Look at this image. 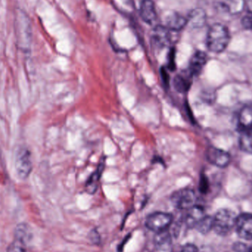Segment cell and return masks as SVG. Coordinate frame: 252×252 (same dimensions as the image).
Here are the masks:
<instances>
[{"label":"cell","mask_w":252,"mask_h":252,"mask_svg":"<svg viewBox=\"0 0 252 252\" xmlns=\"http://www.w3.org/2000/svg\"><path fill=\"white\" fill-rule=\"evenodd\" d=\"M161 81H162L164 87H169V86H170V76H169L167 70L163 67L161 69Z\"/></svg>","instance_id":"obj_25"},{"label":"cell","mask_w":252,"mask_h":252,"mask_svg":"<svg viewBox=\"0 0 252 252\" xmlns=\"http://www.w3.org/2000/svg\"><path fill=\"white\" fill-rule=\"evenodd\" d=\"M242 22L244 28L248 30H252V10H250L249 13L244 16Z\"/></svg>","instance_id":"obj_23"},{"label":"cell","mask_w":252,"mask_h":252,"mask_svg":"<svg viewBox=\"0 0 252 252\" xmlns=\"http://www.w3.org/2000/svg\"><path fill=\"white\" fill-rule=\"evenodd\" d=\"M188 24L193 28H201L205 24L206 14L201 9H195L192 10L188 16Z\"/></svg>","instance_id":"obj_20"},{"label":"cell","mask_w":252,"mask_h":252,"mask_svg":"<svg viewBox=\"0 0 252 252\" xmlns=\"http://www.w3.org/2000/svg\"><path fill=\"white\" fill-rule=\"evenodd\" d=\"M170 70L173 71L176 69V63H175V50L172 49L169 53L168 66H167Z\"/></svg>","instance_id":"obj_24"},{"label":"cell","mask_w":252,"mask_h":252,"mask_svg":"<svg viewBox=\"0 0 252 252\" xmlns=\"http://www.w3.org/2000/svg\"><path fill=\"white\" fill-rule=\"evenodd\" d=\"M207 62V56L202 51H197L191 58L189 62L188 72L192 75L196 76L199 75L202 71L203 68Z\"/></svg>","instance_id":"obj_12"},{"label":"cell","mask_w":252,"mask_h":252,"mask_svg":"<svg viewBox=\"0 0 252 252\" xmlns=\"http://www.w3.org/2000/svg\"><path fill=\"white\" fill-rule=\"evenodd\" d=\"M238 121L241 131L252 128V105H246L241 109Z\"/></svg>","instance_id":"obj_17"},{"label":"cell","mask_w":252,"mask_h":252,"mask_svg":"<svg viewBox=\"0 0 252 252\" xmlns=\"http://www.w3.org/2000/svg\"><path fill=\"white\" fill-rule=\"evenodd\" d=\"M252 252V247H248V249H247V252Z\"/></svg>","instance_id":"obj_28"},{"label":"cell","mask_w":252,"mask_h":252,"mask_svg":"<svg viewBox=\"0 0 252 252\" xmlns=\"http://www.w3.org/2000/svg\"><path fill=\"white\" fill-rule=\"evenodd\" d=\"M206 157L209 162L220 168L227 167L231 161L229 153L213 146L207 150Z\"/></svg>","instance_id":"obj_7"},{"label":"cell","mask_w":252,"mask_h":252,"mask_svg":"<svg viewBox=\"0 0 252 252\" xmlns=\"http://www.w3.org/2000/svg\"><path fill=\"white\" fill-rule=\"evenodd\" d=\"M26 232L24 226L22 229H16L15 240L8 246L6 252H29L25 244Z\"/></svg>","instance_id":"obj_15"},{"label":"cell","mask_w":252,"mask_h":252,"mask_svg":"<svg viewBox=\"0 0 252 252\" xmlns=\"http://www.w3.org/2000/svg\"><path fill=\"white\" fill-rule=\"evenodd\" d=\"M239 143L243 151L252 155V128L241 131Z\"/></svg>","instance_id":"obj_21"},{"label":"cell","mask_w":252,"mask_h":252,"mask_svg":"<svg viewBox=\"0 0 252 252\" xmlns=\"http://www.w3.org/2000/svg\"><path fill=\"white\" fill-rule=\"evenodd\" d=\"M105 160L103 158V161H100L97 166L95 171L92 174L90 179L87 181L86 184V190L90 194H93L96 192L97 189V185H98L99 181L101 177L102 173H103V169H104Z\"/></svg>","instance_id":"obj_18"},{"label":"cell","mask_w":252,"mask_h":252,"mask_svg":"<svg viewBox=\"0 0 252 252\" xmlns=\"http://www.w3.org/2000/svg\"><path fill=\"white\" fill-rule=\"evenodd\" d=\"M235 229L240 238L245 241L252 240V214L242 213L236 218Z\"/></svg>","instance_id":"obj_6"},{"label":"cell","mask_w":252,"mask_h":252,"mask_svg":"<svg viewBox=\"0 0 252 252\" xmlns=\"http://www.w3.org/2000/svg\"><path fill=\"white\" fill-rule=\"evenodd\" d=\"M208 183H207V179L204 176H202L201 179V182H200L199 189L202 193H206L208 190Z\"/></svg>","instance_id":"obj_26"},{"label":"cell","mask_w":252,"mask_h":252,"mask_svg":"<svg viewBox=\"0 0 252 252\" xmlns=\"http://www.w3.org/2000/svg\"><path fill=\"white\" fill-rule=\"evenodd\" d=\"M195 229L201 234H207L213 229V218L206 216L195 226Z\"/></svg>","instance_id":"obj_22"},{"label":"cell","mask_w":252,"mask_h":252,"mask_svg":"<svg viewBox=\"0 0 252 252\" xmlns=\"http://www.w3.org/2000/svg\"><path fill=\"white\" fill-rule=\"evenodd\" d=\"M236 216L227 209H221L213 218V229L219 235L225 236L235 228Z\"/></svg>","instance_id":"obj_2"},{"label":"cell","mask_w":252,"mask_h":252,"mask_svg":"<svg viewBox=\"0 0 252 252\" xmlns=\"http://www.w3.org/2000/svg\"><path fill=\"white\" fill-rule=\"evenodd\" d=\"M173 222V216L169 213L157 212L147 218L145 226L153 232H158L167 230Z\"/></svg>","instance_id":"obj_4"},{"label":"cell","mask_w":252,"mask_h":252,"mask_svg":"<svg viewBox=\"0 0 252 252\" xmlns=\"http://www.w3.org/2000/svg\"><path fill=\"white\" fill-rule=\"evenodd\" d=\"M188 211L185 217V223L189 228H195L198 222L206 216L204 209L200 206L195 205Z\"/></svg>","instance_id":"obj_16"},{"label":"cell","mask_w":252,"mask_h":252,"mask_svg":"<svg viewBox=\"0 0 252 252\" xmlns=\"http://www.w3.org/2000/svg\"><path fill=\"white\" fill-rule=\"evenodd\" d=\"M218 10L229 15H238L245 8V0H216Z\"/></svg>","instance_id":"obj_10"},{"label":"cell","mask_w":252,"mask_h":252,"mask_svg":"<svg viewBox=\"0 0 252 252\" xmlns=\"http://www.w3.org/2000/svg\"><path fill=\"white\" fill-rule=\"evenodd\" d=\"M154 245L158 252H171L173 241L170 232L167 230L157 232L154 237Z\"/></svg>","instance_id":"obj_11"},{"label":"cell","mask_w":252,"mask_h":252,"mask_svg":"<svg viewBox=\"0 0 252 252\" xmlns=\"http://www.w3.org/2000/svg\"><path fill=\"white\" fill-rule=\"evenodd\" d=\"M16 32L18 38L24 44H28L31 41V27L28 16L24 12H18L16 16Z\"/></svg>","instance_id":"obj_8"},{"label":"cell","mask_w":252,"mask_h":252,"mask_svg":"<svg viewBox=\"0 0 252 252\" xmlns=\"http://www.w3.org/2000/svg\"><path fill=\"white\" fill-rule=\"evenodd\" d=\"M15 167L18 176L27 179L32 171V160L29 149L22 146L18 148L15 156Z\"/></svg>","instance_id":"obj_3"},{"label":"cell","mask_w":252,"mask_h":252,"mask_svg":"<svg viewBox=\"0 0 252 252\" xmlns=\"http://www.w3.org/2000/svg\"><path fill=\"white\" fill-rule=\"evenodd\" d=\"M198 248L193 244H188L182 247L179 252H198Z\"/></svg>","instance_id":"obj_27"},{"label":"cell","mask_w":252,"mask_h":252,"mask_svg":"<svg viewBox=\"0 0 252 252\" xmlns=\"http://www.w3.org/2000/svg\"><path fill=\"white\" fill-rule=\"evenodd\" d=\"M166 28L173 31H179L188 24V19L177 13H173L166 17Z\"/></svg>","instance_id":"obj_19"},{"label":"cell","mask_w":252,"mask_h":252,"mask_svg":"<svg viewBox=\"0 0 252 252\" xmlns=\"http://www.w3.org/2000/svg\"><path fill=\"white\" fill-rule=\"evenodd\" d=\"M230 41V34L224 25L215 24L207 32V48L215 53L224 51Z\"/></svg>","instance_id":"obj_1"},{"label":"cell","mask_w":252,"mask_h":252,"mask_svg":"<svg viewBox=\"0 0 252 252\" xmlns=\"http://www.w3.org/2000/svg\"><path fill=\"white\" fill-rule=\"evenodd\" d=\"M171 201L175 207L181 210H188L195 205L196 195L189 188H184L173 193Z\"/></svg>","instance_id":"obj_5"},{"label":"cell","mask_w":252,"mask_h":252,"mask_svg":"<svg viewBox=\"0 0 252 252\" xmlns=\"http://www.w3.org/2000/svg\"><path fill=\"white\" fill-rule=\"evenodd\" d=\"M170 30L165 26L158 25L154 28L151 35V43L156 49H163L171 42Z\"/></svg>","instance_id":"obj_9"},{"label":"cell","mask_w":252,"mask_h":252,"mask_svg":"<svg viewBox=\"0 0 252 252\" xmlns=\"http://www.w3.org/2000/svg\"><path fill=\"white\" fill-rule=\"evenodd\" d=\"M192 75L188 70L182 72L175 76L173 79V87L175 90L180 93H185L190 89L192 84Z\"/></svg>","instance_id":"obj_14"},{"label":"cell","mask_w":252,"mask_h":252,"mask_svg":"<svg viewBox=\"0 0 252 252\" xmlns=\"http://www.w3.org/2000/svg\"><path fill=\"white\" fill-rule=\"evenodd\" d=\"M140 15L144 22L148 25L155 23L157 14L155 4L153 0H142L140 4Z\"/></svg>","instance_id":"obj_13"}]
</instances>
